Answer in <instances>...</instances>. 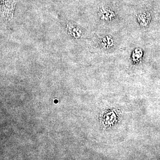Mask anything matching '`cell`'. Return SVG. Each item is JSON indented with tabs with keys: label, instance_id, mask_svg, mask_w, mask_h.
I'll return each mask as SVG.
<instances>
[{
	"label": "cell",
	"instance_id": "obj_4",
	"mask_svg": "<svg viewBox=\"0 0 160 160\" xmlns=\"http://www.w3.org/2000/svg\"><path fill=\"white\" fill-rule=\"evenodd\" d=\"M142 56V49L139 48H136L134 50L133 54V58L134 59H138V60L140 59Z\"/></svg>",
	"mask_w": 160,
	"mask_h": 160
},
{
	"label": "cell",
	"instance_id": "obj_1",
	"mask_svg": "<svg viewBox=\"0 0 160 160\" xmlns=\"http://www.w3.org/2000/svg\"><path fill=\"white\" fill-rule=\"evenodd\" d=\"M100 16L102 19L111 20L114 17V13L108 9L101 8L100 11Z\"/></svg>",
	"mask_w": 160,
	"mask_h": 160
},
{
	"label": "cell",
	"instance_id": "obj_2",
	"mask_svg": "<svg viewBox=\"0 0 160 160\" xmlns=\"http://www.w3.org/2000/svg\"><path fill=\"white\" fill-rule=\"evenodd\" d=\"M138 19V21L141 25L144 26L148 23L149 17L148 14H147L146 13H143V14L139 15Z\"/></svg>",
	"mask_w": 160,
	"mask_h": 160
},
{
	"label": "cell",
	"instance_id": "obj_3",
	"mask_svg": "<svg viewBox=\"0 0 160 160\" xmlns=\"http://www.w3.org/2000/svg\"><path fill=\"white\" fill-rule=\"evenodd\" d=\"M102 43L103 46H104L105 48H109L113 45V40L108 36H106L103 38Z\"/></svg>",
	"mask_w": 160,
	"mask_h": 160
}]
</instances>
